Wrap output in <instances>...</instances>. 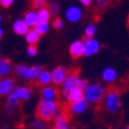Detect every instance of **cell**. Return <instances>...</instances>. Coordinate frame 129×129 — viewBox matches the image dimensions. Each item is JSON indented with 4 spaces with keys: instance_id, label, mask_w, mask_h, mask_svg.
<instances>
[{
    "instance_id": "1",
    "label": "cell",
    "mask_w": 129,
    "mask_h": 129,
    "mask_svg": "<svg viewBox=\"0 0 129 129\" xmlns=\"http://www.w3.org/2000/svg\"><path fill=\"white\" fill-rule=\"evenodd\" d=\"M59 111V103L56 100L40 99L36 109V115L38 119L48 122L54 119V117Z\"/></svg>"
},
{
    "instance_id": "2",
    "label": "cell",
    "mask_w": 129,
    "mask_h": 129,
    "mask_svg": "<svg viewBox=\"0 0 129 129\" xmlns=\"http://www.w3.org/2000/svg\"><path fill=\"white\" fill-rule=\"evenodd\" d=\"M104 103L107 112H110L111 114H116L117 112H119L121 107V96L119 90L116 88H111L105 93Z\"/></svg>"
},
{
    "instance_id": "3",
    "label": "cell",
    "mask_w": 129,
    "mask_h": 129,
    "mask_svg": "<svg viewBox=\"0 0 129 129\" xmlns=\"http://www.w3.org/2000/svg\"><path fill=\"white\" fill-rule=\"evenodd\" d=\"M85 99L89 103H99L105 96V89L100 84H91L84 91Z\"/></svg>"
},
{
    "instance_id": "4",
    "label": "cell",
    "mask_w": 129,
    "mask_h": 129,
    "mask_svg": "<svg viewBox=\"0 0 129 129\" xmlns=\"http://www.w3.org/2000/svg\"><path fill=\"white\" fill-rule=\"evenodd\" d=\"M44 70L41 66H31L28 67L24 64H18L15 67V73L21 79L27 81H36L40 72Z\"/></svg>"
},
{
    "instance_id": "5",
    "label": "cell",
    "mask_w": 129,
    "mask_h": 129,
    "mask_svg": "<svg viewBox=\"0 0 129 129\" xmlns=\"http://www.w3.org/2000/svg\"><path fill=\"white\" fill-rule=\"evenodd\" d=\"M81 79L79 77V74L77 72H69L64 82L62 83V95L63 97H66L68 92L72 90L73 88L79 87V83Z\"/></svg>"
},
{
    "instance_id": "6",
    "label": "cell",
    "mask_w": 129,
    "mask_h": 129,
    "mask_svg": "<svg viewBox=\"0 0 129 129\" xmlns=\"http://www.w3.org/2000/svg\"><path fill=\"white\" fill-rule=\"evenodd\" d=\"M32 95H33V91L30 87H27V86H18V87H15V89L13 90L10 96L21 100H24L27 101L29 100Z\"/></svg>"
},
{
    "instance_id": "7",
    "label": "cell",
    "mask_w": 129,
    "mask_h": 129,
    "mask_svg": "<svg viewBox=\"0 0 129 129\" xmlns=\"http://www.w3.org/2000/svg\"><path fill=\"white\" fill-rule=\"evenodd\" d=\"M83 42H84V56H92L97 53L100 49L99 41L95 38L85 37Z\"/></svg>"
},
{
    "instance_id": "8",
    "label": "cell",
    "mask_w": 129,
    "mask_h": 129,
    "mask_svg": "<svg viewBox=\"0 0 129 129\" xmlns=\"http://www.w3.org/2000/svg\"><path fill=\"white\" fill-rule=\"evenodd\" d=\"M15 80L12 78H4L0 79V96H8L12 94L13 90L15 89Z\"/></svg>"
},
{
    "instance_id": "9",
    "label": "cell",
    "mask_w": 129,
    "mask_h": 129,
    "mask_svg": "<svg viewBox=\"0 0 129 129\" xmlns=\"http://www.w3.org/2000/svg\"><path fill=\"white\" fill-rule=\"evenodd\" d=\"M67 74H68V71L64 66H57L51 72L52 82L55 85H62Z\"/></svg>"
},
{
    "instance_id": "10",
    "label": "cell",
    "mask_w": 129,
    "mask_h": 129,
    "mask_svg": "<svg viewBox=\"0 0 129 129\" xmlns=\"http://www.w3.org/2000/svg\"><path fill=\"white\" fill-rule=\"evenodd\" d=\"M65 17L67 19V21L71 23H77L82 19L83 17V12L81 7L77 6V5H71L66 9L65 13Z\"/></svg>"
},
{
    "instance_id": "11",
    "label": "cell",
    "mask_w": 129,
    "mask_h": 129,
    "mask_svg": "<svg viewBox=\"0 0 129 129\" xmlns=\"http://www.w3.org/2000/svg\"><path fill=\"white\" fill-rule=\"evenodd\" d=\"M88 105H89V102L86 100L85 97H84L81 100H78V101H74V102L69 103L68 110L73 115H80V114L84 113L86 110L88 109Z\"/></svg>"
},
{
    "instance_id": "12",
    "label": "cell",
    "mask_w": 129,
    "mask_h": 129,
    "mask_svg": "<svg viewBox=\"0 0 129 129\" xmlns=\"http://www.w3.org/2000/svg\"><path fill=\"white\" fill-rule=\"evenodd\" d=\"M69 53L72 58L78 59L84 56V42L83 40L73 41L69 46Z\"/></svg>"
},
{
    "instance_id": "13",
    "label": "cell",
    "mask_w": 129,
    "mask_h": 129,
    "mask_svg": "<svg viewBox=\"0 0 129 129\" xmlns=\"http://www.w3.org/2000/svg\"><path fill=\"white\" fill-rule=\"evenodd\" d=\"M13 66L12 62L7 58H0V79L7 78L8 74L12 72Z\"/></svg>"
},
{
    "instance_id": "14",
    "label": "cell",
    "mask_w": 129,
    "mask_h": 129,
    "mask_svg": "<svg viewBox=\"0 0 129 129\" xmlns=\"http://www.w3.org/2000/svg\"><path fill=\"white\" fill-rule=\"evenodd\" d=\"M13 30H14L15 33L18 34V35H26L30 29L25 24L23 19H19V20H16L15 22H14V24H13Z\"/></svg>"
},
{
    "instance_id": "15",
    "label": "cell",
    "mask_w": 129,
    "mask_h": 129,
    "mask_svg": "<svg viewBox=\"0 0 129 129\" xmlns=\"http://www.w3.org/2000/svg\"><path fill=\"white\" fill-rule=\"evenodd\" d=\"M84 96H85V93L82 89H80L79 87L77 88H73L72 90H70L66 96V100L71 103V102H74V101H78V100H81L84 98Z\"/></svg>"
},
{
    "instance_id": "16",
    "label": "cell",
    "mask_w": 129,
    "mask_h": 129,
    "mask_svg": "<svg viewBox=\"0 0 129 129\" xmlns=\"http://www.w3.org/2000/svg\"><path fill=\"white\" fill-rule=\"evenodd\" d=\"M23 21L25 24L30 28V27H35V25L38 23V19H37V14L35 10H28L25 13Z\"/></svg>"
},
{
    "instance_id": "17",
    "label": "cell",
    "mask_w": 129,
    "mask_h": 129,
    "mask_svg": "<svg viewBox=\"0 0 129 129\" xmlns=\"http://www.w3.org/2000/svg\"><path fill=\"white\" fill-rule=\"evenodd\" d=\"M57 90L53 87H45L41 90V99L45 100H55L57 98Z\"/></svg>"
},
{
    "instance_id": "18",
    "label": "cell",
    "mask_w": 129,
    "mask_h": 129,
    "mask_svg": "<svg viewBox=\"0 0 129 129\" xmlns=\"http://www.w3.org/2000/svg\"><path fill=\"white\" fill-rule=\"evenodd\" d=\"M102 79L106 83H113L117 79V71L112 67H106L102 71Z\"/></svg>"
},
{
    "instance_id": "19",
    "label": "cell",
    "mask_w": 129,
    "mask_h": 129,
    "mask_svg": "<svg viewBox=\"0 0 129 129\" xmlns=\"http://www.w3.org/2000/svg\"><path fill=\"white\" fill-rule=\"evenodd\" d=\"M26 37V41L29 46H36V44L39 41L40 39V35L37 33V32L34 29H31L28 31V33L25 35Z\"/></svg>"
},
{
    "instance_id": "20",
    "label": "cell",
    "mask_w": 129,
    "mask_h": 129,
    "mask_svg": "<svg viewBox=\"0 0 129 129\" xmlns=\"http://www.w3.org/2000/svg\"><path fill=\"white\" fill-rule=\"evenodd\" d=\"M36 81H37V83H38L39 85L47 87V86H48L50 83H52L51 72H50L49 70H45V69H44V70L40 72V74L38 76V78H37Z\"/></svg>"
},
{
    "instance_id": "21",
    "label": "cell",
    "mask_w": 129,
    "mask_h": 129,
    "mask_svg": "<svg viewBox=\"0 0 129 129\" xmlns=\"http://www.w3.org/2000/svg\"><path fill=\"white\" fill-rule=\"evenodd\" d=\"M37 19H38V22H41V23H49V21L51 20V12L49 10L48 7H45V8H41V9H38L37 12Z\"/></svg>"
},
{
    "instance_id": "22",
    "label": "cell",
    "mask_w": 129,
    "mask_h": 129,
    "mask_svg": "<svg viewBox=\"0 0 129 129\" xmlns=\"http://www.w3.org/2000/svg\"><path fill=\"white\" fill-rule=\"evenodd\" d=\"M39 35H42V34H46L47 32L49 31L50 29V26H49V23H41V22H38L35 27L33 28Z\"/></svg>"
},
{
    "instance_id": "23",
    "label": "cell",
    "mask_w": 129,
    "mask_h": 129,
    "mask_svg": "<svg viewBox=\"0 0 129 129\" xmlns=\"http://www.w3.org/2000/svg\"><path fill=\"white\" fill-rule=\"evenodd\" d=\"M30 126L32 129H48V124L47 122L42 121L40 119H36L33 120L30 123Z\"/></svg>"
},
{
    "instance_id": "24",
    "label": "cell",
    "mask_w": 129,
    "mask_h": 129,
    "mask_svg": "<svg viewBox=\"0 0 129 129\" xmlns=\"http://www.w3.org/2000/svg\"><path fill=\"white\" fill-rule=\"evenodd\" d=\"M96 33V26L94 24H89L85 28V37L87 38H94Z\"/></svg>"
},
{
    "instance_id": "25",
    "label": "cell",
    "mask_w": 129,
    "mask_h": 129,
    "mask_svg": "<svg viewBox=\"0 0 129 129\" xmlns=\"http://www.w3.org/2000/svg\"><path fill=\"white\" fill-rule=\"evenodd\" d=\"M49 10L51 12V14H53L54 16H58L59 12H60V5H59V3L56 2V1L51 2L50 5H49Z\"/></svg>"
},
{
    "instance_id": "26",
    "label": "cell",
    "mask_w": 129,
    "mask_h": 129,
    "mask_svg": "<svg viewBox=\"0 0 129 129\" xmlns=\"http://www.w3.org/2000/svg\"><path fill=\"white\" fill-rule=\"evenodd\" d=\"M20 100L19 99H17V98H15V97H13V96H8L7 97V99H6V103H7V106H9V107H13V109H15V107H17V106H19L20 105Z\"/></svg>"
},
{
    "instance_id": "27",
    "label": "cell",
    "mask_w": 129,
    "mask_h": 129,
    "mask_svg": "<svg viewBox=\"0 0 129 129\" xmlns=\"http://www.w3.org/2000/svg\"><path fill=\"white\" fill-rule=\"evenodd\" d=\"M31 3H32V6L37 9H41L48 6V2L46 0H35V1H32Z\"/></svg>"
},
{
    "instance_id": "28",
    "label": "cell",
    "mask_w": 129,
    "mask_h": 129,
    "mask_svg": "<svg viewBox=\"0 0 129 129\" xmlns=\"http://www.w3.org/2000/svg\"><path fill=\"white\" fill-rule=\"evenodd\" d=\"M26 52H27V54H28V56H30V57H34V56L37 55L38 50H37V47H36V46H28Z\"/></svg>"
},
{
    "instance_id": "29",
    "label": "cell",
    "mask_w": 129,
    "mask_h": 129,
    "mask_svg": "<svg viewBox=\"0 0 129 129\" xmlns=\"http://www.w3.org/2000/svg\"><path fill=\"white\" fill-rule=\"evenodd\" d=\"M53 26H54L55 29L60 30V29H62L64 27V23H63V21L60 18H56L55 20L53 21Z\"/></svg>"
},
{
    "instance_id": "30",
    "label": "cell",
    "mask_w": 129,
    "mask_h": 129,
    "mask_svg": "<svg viewBox=\"0 0 129 129\" xmlns=\"http://www.w3.org/2000/svg\"><path fill=\"white\" fill-rule=\"evenodd\" d=\"M89 85H90V84H89V82H88L87 80H82V79H81V81H80V83H79V88L82 89L83 91H85L86 89L88 88Z\"/></svg>"
},
{
    "instance_id": "31",
    "label": "cell",
    "mask_w": 129,
    "mask_h": 129,
    "mask_svg": "<svg viewBox=\"0 0 129 129\" xmlns=\"http://www.w3.org/2000/svg\"><path fill=\"white\" fill-rule=\"evenodd\" d=\"M13 3H14L13 0H1V1H0V5L5 7V8L6 7H9Z\"/></svg>"
},
{
    "instance_id": "32",
    "label": "cell",
    "mask_w": 129,
    "mask_h": 129,
    "mask_svg": "<svg viewBox=\"0 0 129 129\" xmlns=\"http://www.w3.org/2000/svg\"><path fill=\"white\" fill-rule=\"evenodd\" d=\"M107 4H109V1H107V0H98L97 1V5L99 7H101V8L107 6Z\"/></svg>"
},
{
    "instance_id": "33",
    "label": "cell",
    "mask_w": 129,
    "mask_h": 129,
    "mask_svg": "<svg viewBox=\"0 0 129 129\" xmlns=\"http://www.w3.org/2000/svg\"><path fill=\"white\" fill-rule=\"evenodd\" d=\"M80 3L83 4V5L86 6V7H88V6H90V4L92 3V1H91V0H81Z\"/></svg>"
},
{
    "instance_id": "34",
    "label": "cell",
    "mask_w": 129,
    "mask_h": 129,
    "mask_svg": "<svg viewBox=\"0 0 129 129\" xmlns=\"http://www.w3.org/2000/svg\"><path fill=\"white\" fill-rule=\"evenodd\" d=\"M5 113H6L7 115H13V114H14V109H13V107L6 106V107H5Z\"/></svg>"
},
{
    "instance_id": "35",
    "label": "cell",
    "mask_w": 129,
    "mask_h": 129,
    "mask_svg": "<svg viewBox=\"0 0 129 129\" xmlns=\"http://www.w3.org/2000/svg\"><path fill=\"white\" fill-rule=\"evenodd\" d=\"M2 35H3V29H2L1 27H0V39H1Z\"/></svg>"
},
{
    "instance_id": "36",
    "label": "cell",
    "mask_w": 129,
    "mask_h": 129,
    "mask_svg": "<svg viewBox=\"0 0 129 129\" xmlns=\"http://www.w3.org/2000/svg\"><path fill=\"white\" fill-rule=\"evenodd\" d=\"M65 129H74V128H73V127H71V126H69V125H68V126H67V127H66V128H65Z\"/></svg>"
},
{
    "instance_id": "37",
    "label": "cell",
    "mask_w": 129,
    "mask_h": 129,
    "mask_svg": "<svg viewBox=\"0 0 129 129\" xmlns=\"http://www.w3.org/2000/svg\"><path fill=\"white\" fill-rule=\"evenodd\" d=\"M1 22H2V16H1V14H0V24H1Z\"/></svg>"
},
{
    "instance_id": "38",
    "label": "cell",
    "mask_w": 129,
    "mask_h": 129,
    "mask_svg": "<svg viewBox=\"0 0 129 129\" xmlns=\"http://www.w3.org/2000/svg\"><path fill=\"white\" fill-rule=\"evenodd\" d=\"M3 129H8V127H7V126H4V127H3Z\"/></svg>"
},
{
    "instance_id": "39",
    "label": "cell",
    "mask_w": 129,
    "mask_h": 129,
    "mask_svg": "<svg viewBox=\"0 0 129 129\" xmlns=\"http://www.w3.org/2000/svg\"><path fill=\"white\" fill-rule=\"evenodd\" d=\"M126 129H129V125H128V126H127V128H126Z\"/></svg>"
}]
</instances>
